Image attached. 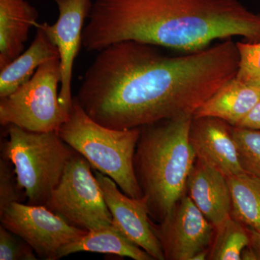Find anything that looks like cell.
I'll return each mask as SVG.
<instances>
[{
  "mask_svg": "<svg viewBox=\"0 0 260 260\" xmlns=\"http://www.w3.org/2000/svg\"><path fill=\"white\" fill-rule=\"evenodd\" d=\"M244 172L260 179V130L231 126Z\"/></svg>",
  "mask_w": 260,
  "mask_h": 260,
  "instance_id": "ffe728a7",
  "label": "cell"
},
{
  "mask_svg": "<svg viewBox=\"0 0 260 260\" xmlns=\"http://www.w3.org/2000/svg\"><path fill=\"white\" fill-rule=\"evenodd\" d=\"M259 100L260 85L244 83L234 76L208 99L193 117L211 116L237 126Z\"/></svg>",
  "mask_w": 260,
  "mask_h": 260,
  "instance_id": "9a60e30c",
  "label": "cell"
},
{
  "mask_svg": "<svg viewBox=\"0 0 260 260\" xmlns=\"http://www.w3.org/2000/svg\"><path fill=\"white\" fill-rule=\"evenodd\" d=\"M83 47L99 51L123 41L195 52L213 41L260 42V15L239 0H96Z\"/></svg>",
  "mask_w": 260,
  "mask_h": 260,
  "instance_id": "7a4b0ae2",
  "label": "cell"
},
{
  "mask_svg": "<svg viewBox=\"0 0 260 260\" xmlns=\"http://www.w3.org/2000/svg\"><path fill=\"white\" fill-rule=\"evenodd\" d=\"M230 124L211 117H192L189 143L196 158L223 174L225 177L244 172Z\"/></svg>",
  "mask_w": 260,
  "mask_h": 260,
  "instance_id": "7c38bea8",
  "label": "cell"
},
{
  "mask_svg": "<svg viewBox=\"0 0 260 260\" xmlns=\"http://www.w3.org/2000/svg\"><path fill=\"white\" fill-rule=\"evenodd\" d=\"M237 126L260 130V100Z\"/></svg>",
  "mask_w": 260,
  "mask_h": 260,
  "instance_id": "cb8c5ba5",
  "label": "cell"
},
{
  "mask_svg": "<svg viewBox=\"0 0 260 260\" xmlns=\"http://www.w3.org/2000/svg\"><path fill=\"white\" fill-rule=\"evenodd\" d=\"M94 174L112 214L113 225L154 259H165L161 246L150 225L151 218L145 197L139 199L130 198L118 189L119 186L110 177L96 170H94Z\"/></svg>",
  "mask_w": 260,
  "mask_h": 260,
  "instance_id": "8fae6325",
  "label": "cell"
},
{
  "mask_svg": "<svg viewBox=\"0 0 260 260\" xmlns=\"http://www.w3.org/2000/svg\"><path fill=\"white\" fill-rule=\"evenodd\" d=\"M232 195L231 216L260 232V179L246 172L226 177Z\"/></svg>",
  "mask_w": 260,
  "mask_h": 260,
  "instance_id": "ac0fdd59",
  "label": "cell"
},
{
  "mask_svg": "<svg viewBox=\"0 0 260 260\" xmlns=\"http://www.w3.org/2000/svg\"><path fill=\"white\" fill-rule=\"evenodd\" d=\"M192 201L215 229L232 213V195L227 179L221 173L196 159L186 183Z\"/></svg>",
  "mask_w": 260,
  "mask_h": 260,
  "instance_id": "4fadbf2b",
  "label": "cell"
},
{
  "mask_svg": "<svg viewBox=\"0 0 260 260\" xmlns=\"http://www.w3.org/2000/svg\"><path fill=\"white\" fill-rule=\"evenodd\" d=\"M59 10L55 23H38L57 47L61 64V90L59 99L70 112L73 104L71 84L75 58L83 40L84 23L88 18L93 3L91 0H54Z\"/></svg>",
  "mask_w": 260,
  "mask_h": 260,
  "instance_id": "30bf717a",
  "label": "cell"
},
{
  "mask_svg": "<svg viewBox=\"0 0 260 260\" xmlns=\"http://www.w3.org/2000/svg\"><path fill=\"white\" fill-rule=\"evenodd\" d=\"M25 191L18 182L14 166L8 159L0 160V213L13 203H22Z\"/></svg>",
  "mask_w": 260,
  "mask_h": 260,
  "instance_id": "7402d4cb",
  "label": "cell"
},
{
  "mask_svg": "<svg viewBox=\"0 0 260 260\" xmlns=\"http://www.w3.org/2000/svg\"><path fill=\"white\" fill-rule=\"evenodd\" d=\"M56 133L88 160L93 170L115 181L122 192L135 199L143 198L134 169L141 128L114 129L103 126L90 118L73 97L69 117Z\"/></svg>",
  "mask_w": 260,
  "mask_h": 260,
  "instance_id": "277c9868",
  "label": "cell"
},
{
  "mask_svg": "<svg viewBox=\"0 0 260 260\" xmlns=\"http://www.w3.org/2000/svg\"><path fill=\"white\" fill-rule=\"evenodd\" d=\"M38 16L26 0H0V70L23 53Z\"/></svg>",
  "mask_w": 260,
  "mask_h": 260,
  "instance_id": "5bb4252c",
  "label": "cell"
},
{
  "mask_svg": "<svg viewBox=\"0 0 260 260\" xmlns=\"http://www.w3.org/2000/svg\"><path fill=\"white\" fill-rule=\"evenodd\" d=\"M123 41L98 51L76 98L90 118L114 129L141 128L194 112L237 74L232 39L186 55Z\"/></svg>",
  "mask_w": 260,
  "mask_h": 260,
  "instance_id": "6da1fadb",
  "label": "cell"
},
{
  "mask_svg": "<svg viewBox=\"0 0 260 260\" xmlns=\"http://www.w3.org/2000/svg\"><path fill=\"white\" fill-rule=\"evenodd\" d=\"M80 251L115 254L135 260L154 259L148 253L121 234L113 224L87 232L65 246L61 256L62 258Z\"/></svg>",
  "mask_w": 260,
  "mask_h": 260,
  "instance_id": "e0dca14e",
  "label": "cell"
},
{
  "mask_svg": "<svg viewBox=\"0 0 260 260\" xmlns=\"http://www.w3.org/2000/svg\"><path fill=\"white\" fill-rule=\"evenodd\" d=\"M236 44L239 58L236 78L244 83L260 85V42Z\"/></svg>",
  "mask_w": 260,
  "mask_h": 260,
  "instance_id": "44dd1931",
  "label": "cell"
},
{
  "mask_svg": "<svg viewBox=\"0 0 260 260\" xmlns=\"http://www.w3.org/2000/svg\"><path fill=\"white\" fill-rule=\"evenodd\" d=\"M91 168L85 157L75 151L45 205L67 223L86 232L113 224L112 214Z\"/></svg>",
  "mask_w": 260,
  "mask_h": 260,
  "instance_id": "52a82bcc",
  "label": "cell"
},
{
  "mask_svg": "<svg viewBox=\"0 0 260 260\" xmlns=\"http://www.w3.org/2000/svg\"><path fill=\"white\" fill-rule=\"evenodd\" d=\"M165 259L193 260L209 251L215 228L205 218L189 195H184L158 224L150 220Z\"/></svg>",
  "mask_w": 260,
  "mask_h": 260,
  "instance_id": "9c48e42d",
  "label": "cell"
},
{
  "mask_svg": "<svg viewBox=\"0 0 260 260\" xmlns=\"http://www.w3.org/2000/svg\"><path fill=\"white\" fill-rule=\"evenodd\" d=\"M1 225L28 243L41 259H61L65 246L86 233L43 205L13 203L0 213Z\"/></svg>",
  "mask_w": 260,
  "mask_h": 260,
  "instance_id": "ba28073f",
  "label": "cell"
},
{
  "mask_svg": "<svg viewBox=\"0 0 260 260\" xmlns=\"http://www.w3.org/2000/svg\"><path fill=\"white\" fill-rule=\"evenodd\" d=\"M7 127L9 139L2 155L14 166L28 204L45 206L75 150L56 132L36 133L15 124Z\"/></svg>",
  "mask_w": 260,
  "mask_h": 260,
  "instance_id": "5b68a950",
  "label": "cell"
},
{
  "mask_svg": "<svg viewBox=\"0 0 260 260\" xmlns=\"http://www.w3.org/2000/svg\"><path fill=\"white\" fill-rule=\"evenodd\" d=\"M250 241L249 229L231 217L215 229L208 259H241L242 251Z\"/></svg>",
  "mask_w": 260,
  "mask_h": 260,
  "instance_id": "d6986e66",
  "label": "cell"
},
{
  "mask_svg": "<svg viewBox=\"0 0 260 260\" xmlns=\"http://www.w3.org/2000/svg\"><path fill=\"white\" fill-rule=\"evenodd\" d=\"M192 115L141 127L134 157L137 180L149 215L160 222L184 196L196 155L189 143Z\"/></svg>",
  "mask_w": 260,
  "mask_h": 260,
  "instance_id": "3957f363",
  "label": "cell"
},
{
  "mask_svg": "<svg viewBox=\"0 0 260 260\" xmlns=\"http://www.w3.org/2000/svg\"><path fill=\"white\" fill-rule=\"evenodd\" d=\"M26 51L0 70V98L8 96L27 83L44 63L59 58L57 47L40 27Z\"/></svg>",
  "mask_w": 260,
  "mask_h": 260,
  "instance_id": "2e32d148",
  "label": "cell"
},
{
  "mask_svg": "<svg viewBox=\"0 0 260 260\" xmlns=\"http://www.w3.org/2000/svg\"><path fill=\"white\" fill-rule=\"evenodd\" d=\"M250 232V244L249 246L255 253L256 259H260V232L251 230L249 229Z\"/></svg>",
  "mask_w": 260,
  "mask_h": 260,
  "instance_id": "d4e9b609",
  "label": "cell"
},
{
  "mask_svg": "<svg viewBox=\"0 0 260 260\" xmlns=\"http://www.w3.org/2000/svg\"><path fill=\"white\" fill-rule=\"evenodd\" d=\"M31 246L14 233L0 226V260H36Z\"/></svg>",
  "mask_w": 260,
  "mask_h": 260,
  "instance_id": "603a6c76",
  "label": "cell"
},
{
  "mask_svg": "<svg viewBox=\"0 0 260 260\" xmlns=\"http://www.w3.org/2000/svg\"><path fill=\"white\" fill-rule=\"evenodd\" d=\"M60 83L59 58L41 65L27 83L0 98L1 125L15 124L36 133L57 132L69 117V112L59 102Z\"/></svg>",
  "mask_w": 260,
  "mask_h": 260,
  "instance_id": "8992f818",
  "label": "cell"
}]
</instances>
